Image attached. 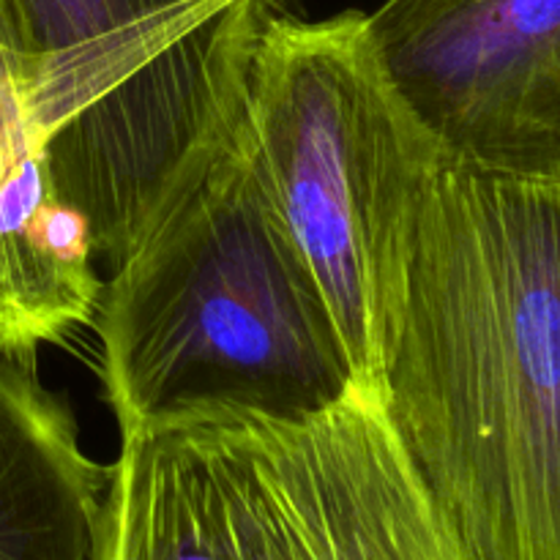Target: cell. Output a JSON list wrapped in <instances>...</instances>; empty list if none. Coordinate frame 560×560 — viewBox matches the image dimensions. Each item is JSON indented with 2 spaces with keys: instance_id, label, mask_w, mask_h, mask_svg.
<instances>
[{
  "instance_id": "6da1fadb",
  "label": "cell",
  "mask_w": 560,
  "mask_h": 560,
  "mask_svg": "<svg viewBox=\"0 0 560 560\" xmlns=\"http://www.w3.org/2000/svg\"><path fill=\"white\" fill-rule=\"evenodd\" d=\"M381 408L474 560H560V184L441 156Z\"/></svg>"
},
{
  "instance_id": "7a4b0ae2",
  "label": "cell",
  "mask_w": 560,
  "mask_h": 560,
  "mask_svg": "<svg viewBox=\"0 0 560 560\" xmlns=\"http://www.w3.org/2000/svg\"><path fill=\"white\" fill-rule=\"evenodd\" d=\"M93 320L120 432L206 413L310 419L359 392L238 120L186 164L113 268Z\"/></svg>"
},
{
  "instance_id": "3957f363",
  "label": "cell",
  "mask_w": 560,
  "mask_h": 560,
  "mask_svg": "<svg viewBox=\"0 0 560 560\" xmlns=\"http://www.w3.org/2000/svg\"><path fill=\"white\" fill-rule=\"evenodd\" d=\"M104 560H474L353 392L310 419L206 413L120 432Z\"/></svg>"
},
{
  "instance_id": "277c9868",
  "label": "cell",
  "mask_w": 560,
  "mask_h": 560,
  "mask_svg": "<svg viewBox=\"0 0 560 560\" xmlns=\"http://www.w3.org/2000/svg\"><path fill=\"white\" fill-rule=\"evenodd\" d=\"M238 135L337 323L355 388L381 399L416 219L441 151L383 71L366 14L268 16Z\"/></svg>"
},
{
  "instance_id": "5b68a950",
  "label": "cell",
  "mask_w": 560,
  "mask_h": 560,
  "mask_svg": "<svg viewBox=\"0 0 560 560\" xmlns=\"http://www.w3.org/2000/svg\"><path fill=\"white\" fill-rule=\"evenodd\" d=\"M58 195L118 266L186 164L233 129L273 0H3Z\"/></svg>"
},
{
  "instance_id": "8992f818",
  "label": "cell",
  "mask_w": 560,
  "mask_h": 560,
  "mask_svg": "<svg viewBox=\"0 0 560 560\" xmlns=\"http://www.w3.org/2000/svg\"><path fill=\"white\" fill-rule=\"evenodd\" d=\"M366 33L446 162L560 184V0H386Z\"/></svg>"
},
{
  "instance_id": "52a82bcc",
  "label": "cell",
  "mask_w": 560,
  "mask_h": 560,
  "mask_svg": "<svg viewBox=\"0 0 560 560\" xmlns=\"http://www.w3.org/2000/svg\"><path fill=\"white\" fill-rule=\"evenodd\" d=\"M109 481L69 405L0 353V560L107 558Z\"/></svg>"
},
{
  "instance_id": "ba28073f",
  "label": "cell",
  "mask_w": 560,
  "mask_h": 560,
  "mask_svg": "<svg viewBox=\"0 0 560 560\" xmlns=\"http://www.w3.org/2000/svg\"><path fill=\"white\" fill-rule=\"evenodd\" d=\"M85 213L58 195L44 142H33L0 180V353L36 366L93 323L102 295Z\"/></svg>"
},
{
  "instance_id": "9c48e42d",
  "label": "cell",
  "mask_w": 560,
  "mask_h": 560,
  "mask_svg": "<svg viewBox=\"0 0 560 560\" xmlns=\"http://www.w3.org/2000/svg\"><path fill=\"white\" fill-rule=\"evenodd\" d=\"M38 140L44 137L31 109L25 58L0 0V180Z\"/></svg>"
},
{
  "instance_id": "30bf717a",
  "label": "cell",
  "mask_w": 560,
  "mask_h": 560,
  "mask_svg": "<svg viewBox=\"0 0 560 560\" xmlns=\"http://www.w3.org/2000/svg\"><path fill=\"white\" fill-rule=\"evenodd\" d=\"M273 3H277V5H284V0H273Z\"/></svg>"
}]
</instances>
